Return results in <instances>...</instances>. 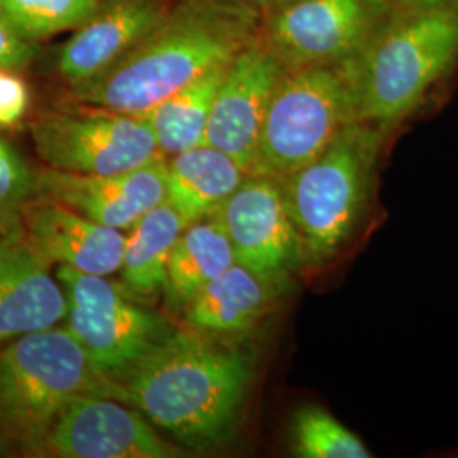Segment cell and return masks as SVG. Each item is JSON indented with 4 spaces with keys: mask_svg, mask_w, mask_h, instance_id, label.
I'll return each instance as SVG.
<instances>
[{
    "mask_svg": "<svg viewBox=\"0 0 458 458\" xmlns=\"http://www.w3.org/2000/svg\"><path fill=\"white\" fill-rule=\"evenodd\" d=\"M262 14L236 0H174L151 33L90 82L65 90L66 98L126 114L153 106L229 62L257 39Z\"/></svg>",
    "mask_w": 458,
    "mask_h": 458,
    "instance_id": "1",
    "label": "cell"
},
{
    "mask_svg": "<svg viewBox=\"0 0 458 458\" xmlns=\"http://www.w3.org/2000/svg\"><path fill=\"white\" fill-rule=\"evenodd\" d=\"M251 367L243 353L199 331H172L115 384V397L179 442H226L245 404Z\"/></svg>",
    "mask_w": 458,
    "mask_h": 458,
    "instance_id": "2",
    "label": "cell"
},
{
    "mask_svg": "<svg viewBox=\"0 0 458 458\" xmlns=\"http://www.w3.org/2000/svg\"><path fill=\"white\" fill-rule=\"evenodd\" d=\"M344 66L357 121L393 131L421 113L458 70V0L394 9Z\"/></svg>",
    "mask_w": 458,
    "mask_h": 458,
    "instance_id": "3",
    "label": "cell"
},
{
    "mask_svg": "<svg viewBox=\"0 0 458 458\" xmlns=\"http://www.w3.org/2000/svg\"><path fill=\"white\" fill-rule=\"evenodd\" d=\"M387 132L370 123H352L310 164L280 179L304 262H329L352 236L370 196Z\"/></svg>",
    "mask_w": 458,
    "mask_h": 458,
    "instance_id": "4",
    "label": "cell"
},
{
    "mask_svg": "<svg viewBox=\"0 0 458 458\" xmlns=\"http://www.w3.org/2000/svg\"><path fill=\"white\" fill-rule=\"evenodd\" d=\"M82 395L115 397L68 327H49L0 346V435L43 452L49 429Z\"/></svg>",
    "mask_w": 458,
    "mask_h": 458,
    "instance_id": "5",
    "label": "cell"
},
{
    "mask_svg": "<svg viewBox=\"0 0 458 458\" xmlns=\"http://www.w3.org/2000/svg\"><path fill=\"white\" fill-rule=\"evenodd\" d=\"M357 123L346 66L285 70L263 121L253 174L284 179Z\"/></svg>",
    "mask_w": 458,
    "mask_h": 458,
    "instance_id": "6",
    "label": "cell"
},
{
    "mask_svg": "<svg viewBox=\"0 0 458 458\" xmlns=\"http://www.w3.org/2000/svg\"><path fill=\"white\" fill-rule=\"evenodd\" d=\"M34 151L48 168L111 175L162 158L145 115L66 98L28 123Z\"/></svg>",
    "mask_w": 458,
    "mask_h": 458,
    "instance_id": "7",
    "label": "cell"
},
{
    "mask_svg": "<svg viewBox=\"0 0 458 458\" xmlns=\"http://www.w3.org/2000/svg\"><path fill=\"white\" fill-rule=\"evenodd\" d=\"M68 297L66 327L100 377L117 384L172 331L157 312L132 302L109 277L60 265Z\"/></svg>",
    "mask_w": 458,
    "mask_h": 458,
    "instance_id": "8",
    "label": "cell"
},
{
    "mask_svg": "<svg viewBox=\"0 0 458 458\" xmlns=\"http://www.w3.org/2000/svg\"><path fill=\"white\" fill-rule=\"evenodd\" d=\"M393 11L387 0H289L262 17L259 41L285 70L344 65L369 47Z\"/></svg>",
    "mask_w": 458,
    "mask_h": 458,
    "instance_id": "9",
    "label": "cell"
},
{
    "mask_svg": "<svg viewBox=\"0 0 458 458\" xmlns=\"http://www.w3.org/2000/svg\"><path fill=\"white\" fill-rule=\"evenodd\" d=\"M174 0H100L68 39L45 49L38 66L65 90L90 82L121 62L164 19Z\"/></svg>",
    "mask_w": 458,
    "mask_h": 458,
    "instance_id": "10",
    "label": "cell"
},
{
    "mask_svg": "<svg viewBox=\"0 0 458 458\" xmlns=\"http://www.w3.org/2000/svg\"><path fill=\"white\" fill-rule=\"evenodd\" d=\"M236 262L265 276L285 277L302 260V245L278 179L250 174L214 213Z\"/></svg>",
    "mask_w": 458,
    "mask_h": 458,
    "instance_id": "11",
    "label": "cell"
},
{
    "mask_svg": "<svg viewBox=\"0 0 458 458\" xmlns=\"http://www.w3.org/2000/svg\"><path fill=\"white\" fill-rule=\"evenodd\" d=\"M43 452L62 458H174L181 450L165 442L140 411L109 395H82L49 429Z\"/></svg>",
    "mask_w": 458,
    "mask_h": 458,
    "instance_id": "12",
    "label": "cell"
},
{
    "mask_svg": "<svg viewBox=\"0 0 458 458\" xmlns=\"http://www.w3.org/2000/svg\"><path fill=\"white\" fill-rule=\"evenodd\" d=\"M285 73L277 58L251 41L229 62L214 98L206 145L225 151L253 174L268 104Z\"/></svg>",
    "mask_w": 458,
    "mask_h": 458,
    "instance_id": "13",
    "label": "cell"
},
{
    "mask_svg": "<svg viewBox=\"0 0 458 458\" xmlns=\"http://www.w3.org/2000/svg\"><path fill=\"white\" fill-rule=\"evenodd\" d=\"M34 196L55 200L104 226L128 231L166 202V158L111 175L36 172Z\"/></svg>",
    "mask_w": 458,
    "mask_h": 458,
    "instance_id": "14",
    "label": "cell"
},
{
    "mask_svg": "<svg viewBox=\"0 0 458 458\" xmlns=\"http://www.w3.org/2000/svg\"><path fill=\"white\" fill-rule=\"evenodd\" d=\"M68 297L51 263L24 236L22 226L0 234V346L58 327Z\"/></svg>",
    "mask_w": 458,
    "mask_h": 458,
    "instance_id": "15",
    "label": "cell"
},
{
    "mask_svg": "<svg viewBox=\"0 0 458 458\" xmlns=\"http://www.w3.org/2000/svg\"><path fill=\"white\" fill-rule=\"evenodd\" d=\"M28 242L49 263L109 277L121 270L126 233L104 226L43 197H31L21 209Z\"/></svg>",
    "mask_w": 458,
    "mask_h": 458,
    "instance_id": "16",
    "label": "cell"
},
{
    "mask_svg": "<svg viewBox=\"0 0 458 458\" xmlns=\"http://www.w3.org/2000/svg\"><path fill=\"white\" fill-rule=\"evenodd\" d=\"M282 278L233 263L183 310L187 325L204 335L246 331L272 311L285 287Z\"/></svg>",
    "mask_w": 458,
    "mask_h": 458,
    "instance_id": "17",
    "label": "cell"
},
{
    "mask_svg": "<svg viewBox=\"0 0 458 458\" xmlns=\"http://www.w3.org/2000/svg\"><path fill=\"white\" fill-rule=\"evenodd\" d=\"M248 175L234 158L204 143L166 158V202L189 226L216 213Z\"/></svg>",
    "mask_w": 458,
    "mask_h": 458,
    "instance_id": "18",
    "label": "cell"
},
{
    "mask_svg": "<svg viewBox=\"0 0 458 458\" xmlns=\"http://www.w3.org/2000/svg\"><path fill=\"white\" fill-rule=\"evenodd\" d=\"M236 263L221 221L211 214L189 225L172 251L165 294L174 310H185L214 278Z\"/></svg>",
    "mask_w": 458,
    "mask_h": 458,
    "instance_id": "19",
    "label": "cell"
},
{
    "mask_svg": "<svg viewBox=\"0 0 458 458\" xmlns=\"http://www.w3.org/2000/svg\"><path fill=\"white\" fill-rule=\"evenodd\" d=\"M185 228L177 209L164 202L128 229L119 272L130 294L149 297L164 291L172 251Z\"/></svg>",
    "mask_w": 458,
    "mask_h": 458,
    "instance_id": "20",
    "label": "cell"
},
{
    "mask_svg": "<svg viewBox=\"0 0 458 458\" xmlns=\"http://www.w3.org/2000/svg\"><path fill=\"white\" fill-rule=\"evenodd\" d=\"M228 65L209 70L143 114L165 158L206 143L214 98Z\"/></svg>",
    "mask_w": 458,
    "mask_h": 458,
    "instance_id": "21",
    "label": "cell"
},
{
    "mask_svg": "<svg viewBox=\"0 0 458 458\" xmlns=\"http://www.w3.org/2000/svg\"><path fill=\"white\" fill-rule=\"evenodd\" d=\"M100 0H0V17L22 39L45 45L58 34L73 33Z\"/></svg>",
    "mask_w": 458,
    "mask_h": 458,
    "instance_id": "22",
    "label": "cell"
},
{
    "mask_svg": "<svg viewBox=\"0 0 458 458\" xmlns=\"http://www.w3.org/2000/svg\"><path fill=\"white\" fill-rule=\"evenodd\" d=\"M293 450L302 458L372 457L360 438L319 406H304L293 418Z\"/></svg>",
    "mask_w": 458,
    "mask_h": 458,
    "instance_id": "23",
    "label": "cell"
},
{
    "mask_svg": "<svg viewBox=\"0 0 458 458\" xmlns=\"http://www.w3.org/2000/svg\"><path fill=\"white\" fill-rule=\"evenodd\" d=\"M36 172L0 136V231L21 226V209L34 197Z\"/></svg>",
    "mask_w": 458,
    "mask_h": 458,
    "instance_id": "24",
    "label": "cell"
},
{
    "mask_svg": "<svg viewBox=\"0 0 458 458\" xmlns=\"http://www.w3.org/2000/svg\"><path fill=\"white\" fill-rule=\"evenodd\" d=\"M31 111V87L24 73L0 68V130L21 126Z\"/></svg>",
    "mask_w": 458,
    "mask_h": 458,
    "instance_id": "25",
    "label": "cell"
},
{
    "mask_svg": "<svg viewBox=\"0 0 458 458\" xmlns=\"http://www.w3.org/2000/svg\"><path fill=\"white\" fill-rule=\"evenodd\" d=\"M43 53V45L22 39L0 17V68L26 73L38 66Z\"/></svg>",
    "mask_w": 458,
    "mask_h": 458,
    "instance_id": "26",
    "label": "cell"
},
{
    "mask_svg": "<svg viewBox=\"0 0 458 458\" xmlns=\"http://www.w3.org/2000/svg\"><path fill=\"white\" fill-rule=\"evenodd\" d=\"M236 2L243 4V5L253 9V11H257L263 17L265 14H268L270 11L277 9V7L284 5V4H287L289 0H236Z\"/></svg>",
    "mask_w": 458,
    "mask_h": 458,
    "instance_id": "27",
    "label": "cell"
},
{
    "mask_svg": "<svg viewBox=\"0 0 458 458\" xmlns=\"http://www.w3.org/2000/svg\"><path fill=\"white\" fill-rule=\"evenodd\" d=\"M394 9H410V7H423V5H433L442 4L450 0H387Z\"/></svg>",
    "mask_w": 458,
    "mask_h": 458,
    "instance_id": "28",
    "label": "cell"
},
{
    "mask_svg": "<svg viewBox=\"0 0 458 458\" xmlns=\"http://www.w3.org/2000/svg\"><path fill=\"white\" fill-rule=\"evenodd\" d=\"M17 228H19V226H17ZM13 229H16V228H13ZM7 231H11V229H7ZM7 231H0V234H2V233H7Z\"/></svg>",
    "mask_w": 458,
    "mask_h": 458,
    "instance_id": "29",
    "label": "cell"
}]
</instances>
